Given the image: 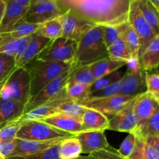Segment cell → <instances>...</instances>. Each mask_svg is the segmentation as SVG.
I'll return each mask as SVG.
<instances>
[{"mask_svg": "<svg viewBox=\"0 0 159 159\" xmlns=\"http://www.w3.org/2000/svg\"><path fill=\"white\" fill-rule=\"evenodd\" d=\"M64 11L70 9L94 25L119 24L127 21L130 0H56Z\"/></svg>", "mask_w": 159, "mask_h": 159, "instance_id": "1", "label": "cell"}, {"mask_svg": "<svg viewBox=\"0 0 159 159\" xmlns=\"http://www.w3.org/2000/svg\"><path fill=\"white\" fill-rule=\"evenodd\" d=\"M108 57V49L103 40V25H93L78 41L75 63L91 65Z\"/></svg>", "mask_w": 159, "mask_h": 159, "instance_id": "2", "label": "cell"}, {"mask_svg": "<svg viewBox=\"0 0 159 159\" xmlns=\"http://www.w3.org/2000/svg\"><path fill=\"white\" fill-rule=\"evenodd\" d=\"M74 65L75 62H45L36 59L30 68L26 67L30 79V98Z\"/></svg>", "mask_w": 159, "mask_h": 159, "instance_id": "3", "label": "cell"}, {"mask_svg": "<svg viewBox=\"0 0 159 159\" xmlns=\"http://www.w3.org/2000/svg\"><path fill=\"white\" fill-rule=\"evenodd\" d=\"M30 91V79L26 67L15 68L0 90V97L27 104Z\"/></svg>", "mask_w": 159, "mask_h": 159, "instance_id": "4", "label": "cell"}, {"mask_svg": "<svg viewBox=\"0 0 159 159\" xmlns=\"http://www.w3.org/2000/svg\"><path fill=\"white\" fill-rule=\"evenodd\" d=\"M78 42L72 39L60 37L49 41L36 59L45 62H75Z\"/></svg>", "mask_w": 159, "mask_h": 159, "instance_id": "5", "label": "cell"}, {"mask_svg": "<svg viewBox=\"0 0 159 159\" xmlns=\"http://www.w3.org/2000/svg\"><path fill=\"white\" fill-rule=\"evenodd\" d=\"M72 136L74 135L56 129L41 120H32L24 121L17 132L16 138L46 141L59 138H66Z\"/></svg>", "mask_w": 159, "mask_h": 159, "instance_id": "6", "label": "cell"}, {"mask_svg": "<svg viewBox=\"0 0 159 159\" xmlns=\"http://www.w3.org/2000/svg\"><path fill=\"white\" fill-rule=\"evenodd\" d=\"M76 65V64L73 65L69 70L60 75L58 77L47 84L39 93L30 98L27 104L25 106V112H30L38 106L52 101L61 94L65 91L67 84L69 81L73 70Z\"/></svg>", "mask_w": 159, "mask_h": 159, "instance_id": "7", "label": "cell"}, {"mask_svg": "<svg viewBox=\"0 0 159 159\" xmlns=\"http://www.w3.org/2000/svg\"><path fill=\"white\" fill-rule=\"evenodd\" d=\"M127 22L138 34L140 42L139 57L143 51L157 35L152 26L141 14L137 0H130ZM138 57V59H139Z\"/></svg>", "mask_w": 159, "mask_h": 159, "instance_id": "8", "label": "cell"}, {"mask_svg": "<svg viewBox=\"0 0 159 159\" xmlns=\"http://www.w3.org/2000/svg\"><path fill=\"white\" fill-rule=\"evenodd\" d=\"M136 97L127 96V95L119 94L114 96L106 97L99 98H90L83 101H78L86 108L96 109L109 116H113L118 112L124 108L130 101L134 99Z\"/></svg>", "mask_w": 159, "mask_h": 159, "instance_id": "9", "label": "cell"}, {"mask_svg": "<svg viewBox=\"0 0 159 159\" xmlns=\"http://www.w3.org/2000/svg\"><path fill=\"white\" fill-rule=\"evenodd\" d=\"M65 11L56 0L31 5L23 20L28 23L42 24L57 18Z\"/></svg>", "mask_w": 159, "mask_h": 159, "instance_id": "10", "label": "cell"}, {"mask_svg": "<svg viewBox=\"0 0 159 159\" xmlns=\"http://www.w3.org/2000/svg\"><path fill=\"white\" fill-rule=\"evenodd\" d=\"M62 28V37L79 41L82 35L94 24L80 18L70 9L58 17Z\"/></svg>", "mask_w": 159, "mask_h": 159, "instance_id": "11", "label": "cell"}, {"mask_svg": "<svg viewBox=\"0 0 159 159\" xmlns=\"http://www.w3.org/2000/svg\"><path fill=\"white\" fill-rule=\"evenodd\" d=\"M135 98L109 119L107 129L128 133L136 131L138 128V118L134 109Z\"/></svg>", "mask_w": 159, "mask_h": 159, "instance_id": "12", "label": "cell"}, {"mask_svg": "<svg viewBox=\"0 0 159 159\" xmlns=\"http://www.w3.org/2000/svg\"><path fill=\"white\" fill-rule=\"evenodd\" d=\"M145 91H147L146 71L142 68L135 70L127 69L121 79V94L137 97Z\"/></svg>", "mask_w": 159, "mask_h": 159, "instance_id": "13", "label": "cell"}, {"mask_svg": "<svg viewBox=\"0 0 159 159\" xmlns=\"http://www.w3.org/2000/svg\"><path fill=\"white\" fill-rule=\"evenodd\" d=\"M158 106V104L154 95L148 91L141 94L135 98L134 109L138 118V128L135 132L145 126Z\"/></svg>", "mask_w": 159, "mask_h": 159, "instance_id": "14", "label": "cell"}, {"mask_svg": "<svg viewBox=\"0 0 159 159\" xmlns=\"http://www.w3.org/2000/svg\"><path fill=\"white\" fill-rule=\"evenodd\" d=\"M82 147V154H89L94 151L110 147L105 135V130L82 131L75 134Z\"/></svg>", "mask_w": 159, "mask_h": 159, "instance_id": "15", "label": "cell"}, {"mask_svg": "<svg viewBox=\"0 0 159 159\" xmlns=\"http://www.w3.org/2000/svg\"><path fill=\"white\" fill-rule=\"evenodd\" d=\"M30 6H24L12 0H6L4 17L0 24V33L9 31L19 21L24 18Z\"/></svg>", "mask_w": 159, "mask_h": 159, "instance_id": "16", "label": "cell"}, {"mask_svg": "<svg viewBox=\"0 0 159 159\" xmlns=\"http://www.w3.org/2000/svg\"><path fill=\"white\" fill-rule=\"evenodd\" d=\"M50 39L42 37L37 33L33 34L26 50L15 63V68H23L30 63L41 52L50 41Z\"/></svg>", "mask_w": 159, "mask_h": 159, "instance_id": "17", "label": "cell"}, {"mask_svg": "<svg viewBox=\"0 0 159 159\" xmlns=\"http://www.w3.org/2000/svg\"><path fill=\"white\" fill-rule=\"evenodd\" d=\"M68 99L69 98L67 96L65 90V91L59 95L57 98L38 106L30 112H25L20 118L23 121H32V120H40L45 117L55 115L57 114V106Z\"/></svg>", "mask_w": 159, "mask_h": 159, "instance_id": "18", "label": "cell"}, {"mask_svg": "<svg viewBox=\"0 0 159 159\" xmlns=\"http://www.w3.org/2000/svg\"><path fill=\"white\" fill-rule=\"evenodd\" d=\"M63 139L65 138H59L56 140H46V141L17 139L16 148L10 157L26 155V154H31L45 151L51 147L60 143Z\"/></svg>", "mask_w": 159, "mask_h": 159, "instance_id": "19", "label": "cell"}, {"mask_svg": "<svg viewBox=\"0 0 159 159\" xmlns=\"http://www.w3.org/2000/svg\"><path fill=\"white\" fill-rule=\"evenodd\" d=\"M40 120L56 129L71 133L74 136L82 131L80 120L62 114H55L45 117Z\"/></svg>", "mask_w": 159, "mask_h": 159, "instance_id": "20", "label": "cell"}, {"mask_svg": "<svg viewBox=\"0 0 159 159\" xmlns=\"http://www.w3.org/2000/svg\"><path fill=\"white\" fill-rule=\"evenodd\" d=\"M24 113V104L0 97V126L20 119Z\"/></svg>", "mask_w": 159, "mask_h": 159, "instance_id": "21", "label": "cell"}, {"mask_svg": "<svg viewBox=\"0 0 159 159\" xmlns=\"http://www.w3.org/2000/svg\"><path fill=\"white\" fill-rule=\"evenodd\" d=\"M82 131L106 130L109 124L107 115L96 109L85 107V110L81 118Z\"/></svg>", "mask_w": 159, "mask_h": 159, "instance_id": "22", "label": "cell"}, {"mask_svg": "<svg viewBox=\"0 0 159 159\" xmlns=\"http://www.w3.org/2000/svg\"><path fill=\"white\" fill-rule=\"evenodd\" d=\"M139 63L144 71L154 70L159 66V34L148 44L139 57Z\"/></svg>", "mask_w": 159, "mask_h": 159, "instance_id": "23", "label": "cell"}, {"mask_svg": "<svg viewBox=\"0 0 159 159\" xmlns=\"http://www.w3.org/2000/svg\"><path fill=\"white\" fill-rule=\"evenodd\" d=\"M127 62L124 60L113 59L108 57L107 59H102L100 61L91 64L90 69L93 73V76L96 80L105 76V75L116 71L120 69L127 65Z\"/></svg>", "mask_w": 159, "mask_h": 159, "instance_id": "24", "label": "cell"}, {"mask_svg": "<svg viewBox=\"0 0 159 159\" xmlns=\"http://www.w3.org/2000/svg\"><path fill=\"white\" fill-rule=\"evenodd\" d=\"M82 154V147L79 139L75 136L63 139L58 144L60 159H73Z\"/></svg>", "mask_w": 159, "mask_h": 159, "instance_id": "25", "label": "cell"}, {"mask_svg": "<svg viewBox=\"0 0 159 159\" xmlns=\"http://www.w3.org/2000/svg\"><path fill=\"white\" fill-rule=\"evenodd\" d=\"M141 14L156 34H159V10L151 0H137Z\"/></svg>", "mask_w": 159, "mask_h": 159, "instance_id": "26", "label": "cell"}, {"mask_svg": "<svg viewBox=\"0 0 159 159\" xmlns=\"http://www.w3.org/2000/svg\"><path fill=\"white\" fill-rule=\"evenodd\" d=\"M128 159H159V153L145 140L137 137L136 146Z\"/></svg>", "mask_w": 159, "mask_h": 159, "instance_id": "27", "label": "cell"}, {"mask_svg": "<svg viewBox=\"0 0 159 159\" xmlns=\"http://www.w3.org/2000/svg\"><path fill=\"white\" fill-rule=\"evenodd\" d=\"M69 81L75 84L91 86L96 81V78L93 76L89 65H76Z\"/></svg>", "mask_w": 159, "mask_h": 159, "instance_id": "28", "label": "cell"}, {"mask_svg": "<svg viewBox=\"0 0 159 159\" xmlns=\"http://www.w3.org/2000/svg\"><path fill=\"white\" fill-rule=\"evenodd\" d=\"M85 110V106L71 99L66 100L57 106V114L68 115L80 121Z\"/></svg>", "mask_w": 159, "mask_h": 159, "instance_id": "29", "label": "cell"}, {"mask_svg": "<svg viewBox=\"0 0 159 159\" xmlns=\"http://www.w3.org/2000/svg\"><path fill=\"white\" fill-rule=\"evenodd\" d=\"M107 49H108L109 57L113 58V59L124 60L127 62H128L131 59H134L123 37L120 38L115 43L108 47Z\"/></svg>", "mask_w": 159, "mask_h": 159, "instance_id": "30", "label": "cell"}, {"mask_svg": "<svg viewBox=\"0 0 159 159\" xmlns=\"http://www.w3.org/2000/svg\"><path fill=\"white\" fill-rule=\"evenodd\" d=\"M127 25V21L119 24L103 26V40L107 48L123 37Z\"/></svg>", "mask_w": 159, "mask_h": 159, "instance_id": "31", "label": "cell"}, {"mask_svg": "<svg viewBox=\"0 0 159 159\" xmlns=\"http://www.w3.org/2000/svg\"><path fill=\"white\" fill-rule=\"evenodd\" d=\"M37 33L42 37H44L50 40L61 37L62 28L58 17L42 23L41 26Z\"/></svg>", "mask_w": 159, "mask_h": 159, "instance_id": "32", "label": "cell"}, {"mask_svg": "<svg viewBox=\"0 0 159 159\" xmlns=\"http://www.w3.org/2000/svg\"><path fill=\"white\" fill-rule=\"evenodd\" d=\"M89 87L90 86L68 81L65 87V92L69 99L75 101H81L88 98L89 94Z\"/></svg>", "mask_w": 159, "mask_h": 159, "instance_id": "33", "label": "cell"}, {"mask_svg": "<svg viewBox=\"0 0 159 159\" xmlns=\"http://www.w3.org/2000/svg\"><path fill=\"white\" fill-rule=\"evenodd\" d=\"M134 133L137 137L143 140H145L148 135L159 136V106L149 118L145 126Z\"/></svg>", "mask_w": 159, "mask_h": 159, "instance_id": "34", "label": "cell"}, {"mask_svg": "<svg viewBox=\"0 0 159 159\" xmlns=\"http://www.w3.org/2000/svg\"><path fill=\"white\" fill-rule=\"evenodd\" d=\"M124 73L125 72L122 71V68H121L120 70H116V71L109 73V74L105 75V76L96 80V81L90 86L89 94L101 90V89L104 88V87H107V86L110 85V84H113L116 81L120 80L122 79L123 76H124Z\"/></svg>", "mask_w": 159, "mask_h": 159, "instance_id": "35", "label": "cell"}, {"mask_svg": "<svg viewBox=\"0 0 159 159\" xmlns=\"http://www.w3.org/2000/svg\"><path fill=\"white\" fill-rule=\"evenodd\" d=\"M122 37L124 38L126 45H127L128 48L130 49L134 59L138 60L140 49L139 38H138V34H136L134 30L130 26L128 22H127V27H126L125 31H124Z\"/></svg>", "mask_w": 159, "mask_h": 159, "instance_id": "36", "label": "cell"}, {"mask_svg": "<svg viewBox=\"0 0 159 159\" xmlns=\"http://www.w3.org/2000/svg\"><path fill=\"white\" fill-rule=\"evenodd\" d=\"M24 123L21 118L0 126V141H9L16 139L17 132Z\"/></svg>", "mask_w": 159, "mask_h": 159, "instance_id": "37", "label": "cell"}, {"mask_svg": "<svg viewBox=\"0 0 159 159\" xmlns=\"http://www.w3.org/2000/svg\"><path fill=\"white\" fill-rule=\"evenodd\" d=\"M58 144L59 143L45 151L38 153L26 154V155L9 157L6 159H60L58 154Z\"/></svg>", "mask_w": 159, "mask_h": 159, "instance_id": "38", "label": "cell"}, {"mask_svg": "<svg viewBox=\"0 0 159 159\" xmlns=\"http://www.w3.org/2000/svg\"><path fill=\"white\" fill-rule=\"evenodd\" d=\"M15 70V59L0 53V83L7 80Z\"/></svg>", "mask_w": 159, "mask_h": 159, "instance_id": "39", "label": "cell"}, {"mask_svg": "<svg viewBox=\"0 0 159 159\" xmlns=\"http://www.w3.org/2000/svg\"><path fill=\"white\" fill-rule=\"evenodd\" d=\"M121 90V80L119 81L113 83L101 90H97V91L93 92L89 94L88 98L86 99H90V98H106V97L114 96V95L120 94Z\"/></svg>", "mask_w": 159, "mask_h": 159, "instance_id": "40", "label": "cell"}, {"mask_svg": "<svg viewBox=\"0 0 159 159\" xmlns=\"http://www.w3.org/2000/svg\"><path fill=\"white\" fill-rule=\"evenodd\" d=\"M136 141L137 137L134 132L129 133L128 136L123 140L120 147L117 150L119 154L124 158L128 159L134 150L135 146H136Z\"/></svg>", "mask_w": 159, "mask_h": 159, "instance_id": "41", "label": "cell"}, {"mask_svg": "<svg viewBox=\"0 0 159 159\" xmlns=\"http://www.w3.org/2000/svg\"><path fill=\"white\" fill-rule=\"evenodd\" d=\"M89 159H126L115 148L110 147L94 151L89 154Z\"/></svg>", "mask_w": 159, "mask_h": 159, "instance_id": "42", "label": "cell"}, {"mask_svg": "<svg viewBox=\"0 0 159 159\" xmlns=\"http://www.w3.org/2000/svg\"><path fill=\"white\" fill-rule=\"evenodd\" d=\"M146 87L147 91L153 95L159 94V74L148 73L146 72Z\"/></svg>", "mask_w": 159, "mask_h": 159, "instance_id": "43", "label": "cell"}, {"mask_svg": "<svg viewBox=\"0 0 159 159\" xmlns=\"http://www.w3.org/2000/svg\"><path fill=\"white\" fill-rule=\"evenodd\" d=\"M17 139L9 141H0V155L7 158L13 153L16 145Z\"/></svg>", "mask_w": 159, "mask_h": 159, "instance_id": "44", "label": "cell"}, {"mask_svg": "<svg viewBox=\"0 0 159 159\" xmlns=\"http://www.w3.org/2000/svg\"><path fill=\"white\" fill-rule=\"evenodd\" d=\"M32 35L26 36V37L20 38V44H19V46H18V48H17L16 53V55H15V57H14V59H15V63L19 60V59H20V58L21 57L22 55H23V52L25 51V50H26V47H27L28 44H29L31 36Z\"/></svg>", "mask_w": 159, "mask_h": 159, "instance_id": "45", "label": "cell"}, {"mask_svg": "<svg viewBox=\"0 0 159 159\" xmlns=\"http://www.w3.org/2000/svg\"><path fill=\"white\" fill-rule=\"evenodd\" d=\"M145 141L159 153V136L148 135L145 138Z\"/></svg>", "mask_w": 159, "mask_h": 159, "instance_id": "46", "label": "cell"}, {"mask_svg": "<svg viewBox=\"0 0 159 159\" xmlns=\"http://www.w3.org/2000/svg\"><path fill=\"white\" fill-rule=\"evenodd\" d=\"M6 7V0H0V24L4 17L5 10Z\"/></svg>", "mask_w": 159, "mask_h": 159, "instance_id": "47", "label": "cell"}, {"mask_svg": "<svg viewBox=\"0 0 159 159\" xmlns=\"http://www.w3.org/2000/svg\"><path fill=\"white\" fill-rule=\"evenodd\" d=\"M12 1L20 3L24 6H30L31 0H12Z\"/></svg>", "mask_w": 159, "mask_h": 159, "instance_id": "48", "label": "cell"}, {"mask_svg": "<svg viewBox=\"0 0 159 159\" xmlns=\"http://www.w3.org/2000/svg\"><path fill=\"white\" fill-rule=\"evenodd\" d=\"M48 1H51V0H31V5H34V4H37V3H40V2H48Z\"/></svg>", "mask_w": 159, "mask_h": 159, "instance_id": "49", "label": "cell"}, {"mask_svg": "<svg viewBox=\"0 0 159 159\" xmlns=\"http://www.w3.org/2000/svg\"><path fill=\"white\" fill-rule=\"evenodd\" d=\"M73 159H89V156H79V157H75Z\"/></svg>", "mask_w": 159, "mask_h": 159, "instance_id": "50", "label": "cell"}, {"mask_svg": "<svg viewBox=\"0 0 159 159\" xmlns=\"http://www.w3.org/2000/svg\"><path fill=\"white\" fill-rule=\"evenodd\" d=\"M151 1H152V2L155 5V6H159V0H151Z\"/></svg>", "mask_w": 159, "mask_h": 159, "instance_id": "51", "label": "cell"}, {"mask_svg": "<svg viewBox=\"0 0 159 159\" xmlns=\"http://www.w3.org/2000/svg\"><path fill=\"white\" fill-rule=\"evenodd\" d=\"M6 80H5V81H2V82L0 83V90H1L2 87V86H3V84H4V83L6 82Z\"/></svg>", "mask_w": 159, "mask_h": 159, "instance_id": "52", "label": "cell"}, {"mask_svg": "<svg viewBox=\"0 0 159 159\" xmlns=\"http://www.w3.org/2000/svg\"><path fill=\"white\" fill-rule=\"evenodd\" d=\"M155 98V100H156L157 103H158V106H159V98Z\"/></svg>", "mask_w": 159, "mask_h": 159, "instance_id": "53", "label": "cell"}, {"mask_svg": "<svg viewBox=\"0 0 159 159\" xmlns=\"http://www.w3.org/2000/svg\"><path fill=\"white\" fill-rule=\"evenodd\" d=\"M0 159H6V158H5V157H2V156L0 155Z\"/></svg>", "mask_w": 159, "mask_h": 159, "instance_id": "54", "label": "cell"}, {"mask_svg": "<svg viewBox=\"0 0 159 159\" xmlns=\"http://www.w3.org/2000/svg\"><path fill=\"white\" fill-rule=\"evenodd\" d=\"M158 10H159V6H158Z\"/></svg>", "mask_w": 159, "mask_h": 159, "instance_id": "55", "label": "cell"}]
</instances>
